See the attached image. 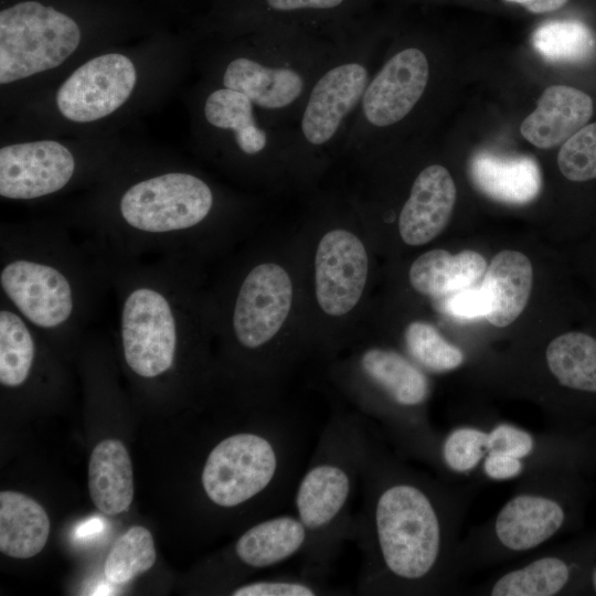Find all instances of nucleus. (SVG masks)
<instances>
[{
  "label": "nucleus",
  "instance_id": "f257e3e1",
  "mask_svg": "<svg viewBox=\"0 0 596 596\" xmlns=\"http://www.w3.org/2000/svg\"><path fill=\"white\" fill-rule=\"evenodd\" d=\"M360 486L362 504L353 514L349 539L362 553L358 592L434 590L449 555L448 518L436 487L390 457L371 432Z\"/></svg>",
  "mask_w": 596,
  "mask_h": 596
},
{
  "label": "nucleus",
  "instance_id": "f03ea898",
  "mask_svg": "<svg viewBox=\"0 0 596 596\" xmlns=\"http://www.w3.org/2000/svg\"><path fill=\"white\" fill-rule=\"evenodd\" d=\"M104 289L100 262L65 227L46 222L1 227L0 297L51 344L83 337Z\"/></svg>",
  "mask_w": 596,
  "mask_h": 596
},
{
  "label": "nucleus",
  "instance_id": "7ed1b4c3",
  "mask_svg": "<svg viewBox=\"0 0 596 596\" xmlns=\"http://www.w3.org/2000/svg\"><path fill=\"white\" fill-rule=\"evenodd\" d=\"M217 205L207 181L169 170L137 179L93 216L83 241L97 257L190 262Z\"/></svg>",
  "mask_w": 596,
  "mask_h": 596
},
{
  "label": "nucleus",
  "instance_id": "20e7f679",
  "mask_svg": "<svg viewBox=\"0 0 596 596\" xmlns=\"http://www.w3.org/2000/svg\"><path fill=\"white\" fill-rule=\"evenodd\" d=\"M358 21L333 29L254 32L223 63L221 84L247 96L270 124L291 127L315 81Z\"/></svg>",
  "mask_w": 596,
  "mask_h": 596
},
{
  "label": "nucleus",
  "instance_id": "39448f33",
  "mask_svg": "<svg viewBox=\"0 0 596 596\" xmlns=\"http://www.w3.org/2000/svg\"><path fill=\"white\" fill-rule=\"evenodd\" d=\"M369 435L359 416L334 415L298 478L291 503L309 534L305 572L323 577L350 539L351 508Z\"/></svg>",
  "mask_w": 596,
  "mask_h": 596
},
{
  "label": "nucleus",
  "instance_id": "423d86ee",
  "mask_svg": "<svg viewBox=\"0 0 596 596\" xmlns=\"http://www.w3.org/2000/svg\"><path fill=\"white\" fill-rule=\"evenodd\" d=\"M379 28L368 17L343 36L290 127L292 167L315 168L343 145L373 76Z\"/></svg>",
  "mask_w": 596,
  "mask_h": 596
},
{
  "label": "nucleus",
  "instance_id": "0eeeda50",
  "mask_svg": "<svg viewBox=\"0 0 596 596\" xmlns=\"http://www.w3.org/2000/svg\"><path fill=\"white\" fill-rule=\"evenodd\" d=\"M432 65L416 44L396 47L373 74L349 127L343 149L369 155L392 129L404 124L427 93Z\"/></svg>",
  "mask_w": 596,
  "mask_h": 596
},
{
  "label": "nucleus",
  "instance_id": "6e6552de",
  "mask_svg": "<svg viewBox=\"0 0 596 596\" xmlns=\"http://www.w3.org/2000/svg\"><path fill=\"white\" fill-rule=\"evenodd\" d=\"M355 371L373 392L360 406L406 445L428 450L430 439L421 414L430 393L426 374L403 354L380 347L364 350L356 358Z\"/></svg>",
  "mask_w": 596,
  "mask_h": 596
},
{
  "label": "nucleus",
  "instance_id": "1a4fd4ad",
  "mask_svg": "<svg viewBox=\"0 0 596 596\" xmlns=\"http://www.w3.org/2000/svg\"><path fill=\"white\" fill-rule=\"evenodd\" d=\"M81 30L67 14L36 1L0 12V83L60 66L78 46Z\"/></svg>",
  "mask_w": 596,
  "mask_h": 596
},
{
  "label": "nucleus",
  "instance_id": "9d476101",
  "mask_svg": "<svg viewBox=\"0 0 596 596\" xmlns=\"http://www.w3.org/2000/svg\"><path fill=\"white\" fill-rule=\"evenodd\" d=\"M206 126L240 159L262 170L292 167L289 126H275L244 94L226 87L209 92L202 106Z\"/></svg>",
  "mask_w": 596,
  "mask_h": 596
},
{
  "label": "nucleus",
  "instance_id": "9b49d317",
  "mask_svg": "<svg viewBox=\"0 0 596 596\" xmlns=\"http://www.w3.org/2000/svg\"><path fill=\"white\" fill-rule=\"evenodd\" d=\"M294 297L291 279L275 263L253 266L236 286L223 327L233 345L242 352L257 353L267 347L286 321Z\"/></svg>",
  "mask_w": 596,
  "mask_h": 596
},
{
  "label": "nucleus",
  "instance_id": "f8f14e48",
  "mask_svg": "<svg viewBox=\"0 0 596 596\" xmlns=\"http://www.w3.org/2000/svg\"><path fill=\"white\" fill-rule=\"evenodd\" d=\"M137 74L129 57L108 53L81 65L56 93L60 113L75 123H91L104 118L131 95Z\"/></svg>",
  "mask_w": 596,
  "mask_h": 596
},
{
  "label": "nucleus",
  "instance_id": "ddd939ff",
  "mask_svg": "<svg viewBox=\"0 0 596 596\" xmlns=\"http://www.w3.org/2000/svg\"><path fill=\"white\" fill-rule=\"evenodd\" d=\"M73 152L61 142L38 140L0 149V195L29 201L64 190L75 178Z\"/></svg>",
  "mask_w": 596,
  "mask_h": 596
},
{
  "label": "nucleus",
  "instance_id": "4468645a",
  "mask_svg": "<svg viewBox=\"0 0 596 596\" xmlns=\"http://www.w3.org/2000/svg\"><path fill=\"white\" fill-rule=\"evenodd\" d=\"M368 270L362 241L344 228L328 231L315 256V288L321 310L333 317L349 313L362 297Z\"/></svg>",
  "mask_w": 596,
  "mask_h": 596
},
{
  "label": "nucleus",
  "instance_id": "2eb2a0df",
  "mask_svg": "<svg viewBox=\"0 0 596 596\" xmlns=\"http://www.w3.org/2000/svg\"><path fill=\"white\" fill-rule=\"evenodd\" d=\"M372 1L247 0L243 25L251 33L281 28H340L366 17Z\"/></svg>",
  "mask_w": 596,
  "mask_h": 596
},
{
  "label": "nucleus",
  "instance_id": "dca6fc26",
  "mask_svg": "<svg viewBox=\"0 0 596 596\" xmlns=\"http://www.w3.org/2000/svg\"><path fill=\"white\" fill-rule=\"evenodd\" d=\"M456 196L455 181L444 166L432 163L423 168L415 177L398 215L402 240L418 246L438 236L450 220Z\"/></svg>",
  "mask_w": 596,
  "mask_h": 596
},
{
  "label": "nucleus",
  "instance_id": "f3484780",
  "mask_svg": "<svg viewBox=\"0 0 596 596\" xmlns=\"http://www.w3.org/2000/svg\"><path fill=\"white\" fill-rule=\"evenodd\" d=\"M565 518L564 508L555 499L539 493H519L499 510L493 533L505 550L526 552L554 536Z\"/></svg>",
  "mask_w": 596,
  "mask_h": 596
},
{
  "label": "nucleus",
  "instance_id": "a211bd4d",
  "mask_svg": "<svg viewBox=\"0 0 596 596\" xmlns=\"http://www.w3.org/2000/svg\"><path fill=\"white\" fill-rule=\"evenodd\" d=\"M592 115L593 100L586 93L566 85H552L522 121L520 132L535 147L551 149L575 135Z\"/></svg>",
  "mask_w": 596,
  "mask_h": 596
},
{
  "label": "nucleus",
  "instance_id": "6ab92c4d",
  "mask_svg": "<svg viewBox=\"0 0 596 596\" xmlns=\"http://www.w3.org/2000/svg\"><path fill=\"white\" fill-rule=\"evenodd\" d=\"M469 171L479 191L507 204H526L539 195L542 187L539 164L528 156L480 151L472 157Z\"/></svg>",
  "mask_w": 596,
  "mask_h": 596
},
{
  "label": "nucleus",
  "instance_id": "aec40b11",
  "mask_svg": "<svg viewBox=\"0 0 596 596\" xmlns=\"http://www.w3.org/2000/svg\"><path fill=\"white\" fill-rule=\"evenodd\" d=\"M532 285V264L523 253L511 249L498 253L481 284L490 301L486 319L498 328L513 323L526 307Z\"/></svg>",
  "mask_w": 596,
  "mask_h": 596
},
{
  "label": "nucleus",
  "instance_id": "412c9836",
  "mask_svg": "<svg viewBox=\"0 0 596 596\" xmlns=\"http://www.w3.org/2000/svg\"><path fill=\"white\" fill-rule=\"evenodd\" d=\"M89 496L107 515L129 509L134 499V472L129 454L118 439H105L93 449L88 466Z\"/></svg>",
  "mask_w": 596,
  "mask_h": 596
},
{
  "label": "nucleus",
  "instance_id": "4be33fe9",
  "mask_svg": "<svg viewBox=\"0 0 596 596\" xmlns=\"http://www.w3.org/2000/svg\"><path fill=\"white\" fill-rule=\"evenodd\" d=\"M487 269L485 257L471 249L451 254L446 249H432L418 256L411 265L408 278L419 294L430 297L450 295L472 286Z\"/></svg>",
  "mask_w": 596,
  "mask_h": 596
},
{
  "label": "nucleus",
  "instance_id": "5701e85b",
  "mask_svg": "<svg viewBox=\"0 0 596 596\" xmlns=\"http://www.w3.org/2000/svg\"><path fill=\"white\" fill-rule=\"evenodd\" d=\"M50 520L43 507L17 491L0 492V551L14 558H30L45 546Z\"/></svg>",
  "mask_w": 596,
  "mask_h": 596
},
{
  "label": "nucleus",
  "instance_id": "b1692460",
  "mask_svg": "<svg viewBox=\"0 0 596 596\" xmlns=\"http://www.w3.org/2000/svg\"><path fill=\"white\" fill-rule=\"evenodd\" d=\"M545 359L561 386L596 394V337L576 330L564 332L549 343Z\"/></svg>",
  "mask_w": 596,
  "mask_h": 596
},
{
  "label": "nucleus",
  "instance_id": "393cba45",
  "mask_svg": "<svg viewBox=\"0 0 596 596\" xmlns=\"http://www.w3.org/2000/svg\"><path fill=\"white\" fill-rule=\"evenodd\" d=\"M571 577L568 563L555 555L538 557L501 575L490 587L493 596H553Z\"/></svg>",
  "mask_w": 596,
  "mask_h": 596
},
{
  "label": "nucleus",
  "instance_id": "a878e982",
  "mask_svg": "<svg viewBox=\"0 0 596 596\" xmlns=\"http://www.w3.org/2000/svg\"><path fill=\"white\" fill-rule=\"evenodd\" d=\"M534 50L554 63H585L596 55V36L577 20L547 21L533 32Z\"/></svg>",
  "mask_w": 596,
  "mask_h": 596
},
{
  "label": "nucleus",
  "instance_id": "bb28decb",
  "mask_svg": "<svg viewBox=\"0 0 596 596\" xmlns=\"http://www.w3.org/2000/svg\"><path fill=\"white\" fill-rule=\"evenodd\" d=\"M152 534L143 526L129 528L113 544L104 573L113 584H125L150 570L156 562Z\"/></svg>",
  "mask_w": 596,
  "mask_h": 596
},
{
  "label": "nucleus",
  "instance_id": "cd10ccee",
  "mask_svg": "<svg viewBox=\"0 0 596 596\" xmlns=\"http://www.w3.org/2000/svg\"><path fill=\"white\" fill-rule=\"evenodd\" d=\"M404 341L409 355L430 372H449L464 362L461 350L447 341L430 323H409L404 332Z\"/></svg>",
  "mask_w": 596,
  "mask_h": 596
},
{
  "label": "nucleus",
  "instance_id": "c85d7f7f",
  "mask_svg": "<svg viewBox=\"0 0 596 596\" xmlns=\"http://www.w3.org/2000/svg\"><path fill=\"white\" fill-rule=\"evenodd\" d=\"M323 582L322 576L304 572L294 575H273L247 583L231 590L233 596H318L334 593Z\"/></svg>",
  "mask_w": 596,
  "mask_h": 596
},
{
  "label": "nucleus",
  "instance_id": "c756f323",
  "mask_svg": "<svg viewBox=\"0 0 596 596\" xmlns=\"http://www.w3.org/2000/svg\"><path fill=\"white\" fill-rule=\"evenodd\" d=\"M557 166L570 181L596 180V123L585 125L563 143Z\"/></svg>",
  "mask_w": 596,
  "mask_h": 596
},
{
  "label": "nucleus",
  "instance_id": "7c9ffc66",
  "mask_svg": "<svg viewBox=\"0 0 596 596\" xmlns=\"http://www.w3.org/2000/svg\"><path fill=\"white\" fill-rule=\"evenodd\" d=\"M487 445L488 432L470 426L458 427L443 440L440 457L448 469L468 472L483 459Z\"/></svg>",
  "mask_w": 596,
  "mask_h": 596
},
{
  "label": "nucleus",
  "instance_id": "2f4dec72",
  "mask_svg": "<svg viewBox=\"0 0 596 596\" xmlns=\"http://www.w3.org/2000/svg\"><path fill=\"white\" fill-rule=\"evenodd\" d=\"M534 448L532 435L511 424H498L488 432V451H498L519 459L528 457Z\"/></svg>",
  "mask_w": 596,
  "mask_h": 596
},
{
  "label": "nucleus",
  "instance_id": "473e14b6",
  "mask_svg": "<svg viewBox=\"0 0 596 596\" xmlns=\"http://www.w3.org/2000/svg\"><path fill=\"white\" fill-rule=\"evenodd\" d=\"M444 308L451 317L470 320L486 318L490 312V301L482 286H469L450 294L444 302Z\"/></svg>",
  "mask_w": 596,
  "mask_h": 596
},
{
  "label": "nucleus",
  "instance_id": "72a5a7b5",
  "mask_svg": "<svg viewBox=\"0 0 596 596\" xmlns=\"http://www.w3.org/2000/svg\"><path fill=\"white\" fill-rule=\"evenodd\" d=\"M522 468L521 459L498 451H488L483 460L486 476L494 480L514 478L521 473Z\"/></svg>",
  "mask_w": 596,
  "mask_h": 596
},
{
  "label": "nucleus",
  "instance_id": "f704fd0d",
  "mask_svg": "<svg viewBox=\"0 0 596 596\" xmlns=\"http://www.w3.org/2000/svg\"><path fill=\"white\" fill-rule=\"evenodd\" d=\"M522 7L533 14L551 13L563 8L570 0H503Z\"/></svg>",
  "mask_w": 596,
  "mask_h": 596
},
{
  "label": "nucleus",
  "instance_id": "c9c22d12",
  "mask_svg": "<svg viewBox=\"0 0 596 596\" xmlns=\"http://www.w3.org/2000/svg\"><path fill=\"white\" fill-rule=\"evenodd\" d=\"M592 585L596 593V566L594 567L593 573H592Z\"/></svg>",
  "mask_w": 596,
  "mask_h": 596
}]
</instances>
